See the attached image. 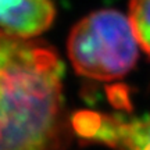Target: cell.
<instances>
[{"label": "cell", "instance_id": "obj_1", "mask_svg": "<svg viewBox=\"0 0 150 150\" xmlns=\"http://www.w3.org/2000/svg\"><path fill=\"white\" fill-rule=\"evenodd\" d=\"M71 134L57 53L0 29V150H65Z\"/></svg>", "mask_w": 150, "mask_h": 150}, {"label": "cell", "instance_id": "obj_2", "mask_svg": "<svg viewBox=\"0 0 150 150\" xmlns=\"http://www.w3.org/2000/svg\"><path fill=\"white\" fill-rule=\"evenodd\" d=\"M129 17L115 10L86 16L71 31L68 56L75 71L96 81L122 78L135 65L139 52Z\"/></svg>", "mask_w": 150, "mask_h": 150}, {"label": "cell", "instance_id": "obj_3", "mask_svg": "<svg viewBox=\"0 0 150 150\" xmlns=\"http://www.w3.org/2000/svg\"><path fill=\"white\" fill-rule=\"evenodd\" d=\"M71 122L79 136L112 150H150V112L125 118L83 111L78 112Z\"/></svg>", "mask_w": 150, "mask_h": 150}, {"label": "cell", "instance_id": "obj_4", "mask_svg": "<svg viewBox=\"0 0 150 150\" xmlns=\"http://www.w3.org/2000/svg\"><path fill=\"white\" fill-rule=\"evenodd\" d=\"M56 16L50 0H0V29L18 38L46 31Z\"/></svg>", "mask_w": 150, "mask_h": 150}, {"label": "cell", "instance_id": "obj_5", "mask_svg": "<svg viewBox=\"0 0 150 150\" xmlns=\"http://www.w3.org/2000/svg\"><path fill=\"white\" fill-rule=\"evenodd\" d=\"M128 17L139 46L150 56V0H129Z\"/></svg>", "mask_w": 150, "mask_h": 150}]
</instances>
